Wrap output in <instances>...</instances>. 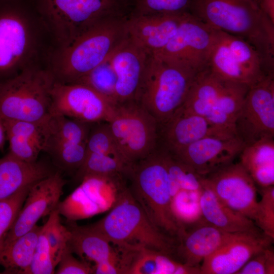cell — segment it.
Listing matches in <instances>:
<instances>
[{"instance_id": "25", "label": "cell", "mask_w": 274, "mask_h": 274, "mask_svg": "<svg viewBox=\"0 0 274 274\" xmlns=\"http://www.w3.org/2000/svg\"><path fill=\"white\" fill-rule=\"evenodd\" d=\"M200 206L204 219L220 229L230 233L262 231L254 222L222 203L203 182Z\"/></svg>"}, {"instance_id": "28", "label": "cell", "mask_w": 274, "mask_h": 274, "mask_svg": "<svg viewBox=\"0 0 274 274\" xmlns=\"http://www.w3.org/2000/svg\"><path fill=\"white\" fill-rule=\"evenodd\" d=\"M42 228L37 224L26 233L0 246V265L4 268L2 273L25 274Z\"/></svg>"}, {"instance_id": "44", "label": "cell", "mask_w": 274, "mask_h": 274, "mask_svg": "<svg viewBox=\"0 0 274 274\" xmlns=\"http://www.w3.org/2000/svg\"><path fill=\"white\" fill-rule=\"evenodd\" d=\"M257 3L261 11L274 23V0H258Z\"/></svg>"}, {"instance_id": "13", "label": "cell", "mask_w": 274, "mask_h": 274, "mask_svg": "<svg viewBox=\"0 0 274 274\" xmlns=\"http://www.w3.org/2000/svg\"><path fill=\"white\" fill-rule=\"evenodd\" d=\"M115 105L107 97L81 83L55 81L51 91V115L89 123L107 122Z\"/></svg>"}, {"instance_id": "37", "label": "cell", "mask_w": 274, "mask_h": 274, "mask_svg": "<svg viewBox=\"0 0 274 274\" xmlns=\"http://www.w3.org/2000/svg\"><path fill=\"white\" fill-rule=\"evenodd\" d=\"M131 14H179L189 12L192 0H130Z\"/></svg>"}, {"instance_id": "24", "label": "cell", "mask_w": 274, "mask_h": 274, "mask_svg": "<svg viewBox=\"0 0 274 274\" xmlns=\"http://www.w3.org/2000/svg\"><path fill=\"white\" fill-rule=\"evenodd\" d=\"M53 173L42 162H25L8 153L0 158V201Z\"/></svg>"}, {"instance_id": "45", "label": "cell", "mask_w": 274, "mask_h": 274, "mask_svg": "<svg viewBox=\"0 0 274 274\" xmlns=\"http://www.w3.org/2000/svg\"><path fill=\"white\" fill-rule=\"evenodd\" d=\"M6 140L5 126L3 120L0 118V149L3 148Z\"/></svg>"}, {"instance_id": "41", "label": "cell", "mask_w": 274, "mask_h": 274, "mask_svg": "<svg viewBox=\"0 0 274 274\" xmlns=\"http://www.w3.org/2000/svg\"><path fill=\"white\" fill-rule=\"evenodd\" d=\"M6 138L9 142V153L22 161L37 162L40 153L43 152L41 146L27 138L12 134H6Z\"/></svg>"}, {"instance_id": "27", "label": "cell", "mask_w": 274, "mask_h": 274, "mask_svg": "<svg viewBox=\"0 0 274 274\" xmlns=\"http://www.w3.org/2000/svg\"><path fill=\"white\" fill-rule=\"evenodd\" d=\"M239 162L260 188L274 184V140L261 139L245 146Z\"/></svg>"}, {"instance_id": "35", "label": "cell", "mask_w": 274, "mask_h": 274, "mask_svg": "<svg viewBox=\"0 0 274 274\" xmlns=\"http://www.w3.org/2000/svg\"><path fill=\"white\" fill-rule=\"evenodd\" d=\"M110 56L88 74L74 83L87 85L115 103L114 97L116 77L111 63Z\"/></svg>"}, {"instance_id": "46", "label": "cell", "mask_w": 274, "mask_h": 274, "mask_svg": "<svg viewBox=\"0 0 274 274\" xmlns=\"http://www.w3.org/2000/svg\"><path fill=\"white\" fill-rule=\"evenodd\" d=\"M255 1L257 2V1H258V0H255Z\"/></svg>"}, {"instance_id": "40", "label": "cell", "mask_w": 274, "mask_h": 274, "mask_svg": "<svg viewBox=\"0 0 274 274\" xmlns=\"http://www.w3.org/2000/svg\"><path fill=\"white\" fill-rule=\"evenodd\" d=\"M55 268L51 259L48 243L42 228L31 262L25 274H53L55 273Z\"/></svg>"}, {"instance_id": "9", "label": "cell", "mask_w": 274, "mask_h": 274, "mask_svg": "<svg viewBox=\"0 0 274 274\" xmlns=\"http://www.w3.org/2000/svg\"><path fill=\"white\" fill-rule=\"evenodd\" d=\"M107 122L126 164L131 165L157 149L158 122L137 101L116 104Z\"/></svg>"}, {"instance_id": "23", "label": "cell", "mask_w": 274, "mask_h": 274, "mask_svg": "<svg viewBox=\"0 0 274 274\" xmlns=\"http://www.w3.org/2000/svg\"><path fill=\"white\" fill-rule=\"evenodd\" d=\"M70 231V251L83 260L92 261L94 265L106 261L116 263L123 273L121 254L101 233L90 225L78 226L70 221L66 225Z\"/></svg>"}, {"instance_id": "26", "label": "cell", "mask_w": 274, "mask_h": 274, "mask_svg": "<svg viewBox=\"0 0 274 274\" xmlns=\"http://www.w3.org/2000/svg\"><path fill=\"white\" fill-rule=\"evenodd\" d=\"M229 81L217 75L207 66L195 76L181 107L188 112L206 117Z\"/></svg>"}, {"instance_id": "7", "label": "cell", "mask_w": 274, "mask_h": 274, "mask_svg": "<svg viewBox=\"0 0 274 274\" xmlns=\"http://www.w3.org/2000/svg\"><path fill=\"white\" fill-rule=\"evenodd\" d=\"M197 74L149 55L135 100L162 124L183 104Z\"/></svg>"}, {"instance_id": "4", "label": "cell", "mask_w": 274, "mask_h": 274, "mask_svg": "<svg viewBox=\"0 0 274 274\" xmlns=\"http://www.w3.org/2000/svg\"><path fill=\"white\" fill-rule=\"evenodd\" d=\"M90 226L119 249H147L173 255L176 239L153 224L129 189L121 188L109 214Z\"/></svg>"}, {"instance_id": "47", "label": "cell", "mask_w": 274, "mask_h": 274, "mask_svg": "<svg viewBox=\"0 0 274 274\" xmlns=\"http://www.w3.org/2000/svg\"></svg>"}, {"instance_id": "19", "label": "cell", "mask_w": 274, "mask_h": 274, "mask_svg": "<svg viewBox=\"0 0 274 274\" xmlns=\"http://www.w3.org/2000/svg\"><path fill=\"white\" fill-rule=\"evenodd\" d=\"M273 241L262 231L239 232L204 259L201 274H236L253 255L271 246Z\"/></svg>"}, {"instance_id": "16", "label": "cell", "mask_w": 274, "mask_h": 274, "mask_svg": "<svg viewBox=\"0 0 274 274\" xmlns=\"http://www.w3.org/2000/svg\"><path fill=\"white\" fill-rule=\"evenodd\" d=\"M66 181L57 172L30 187L23 204L0 246L7 244L30 230L43 217L57 209Z\"/></svg>"}, {"instance_id": "33", "label": "cell", "mask_w": 274, "mask_h": 274, "mask_svg": "<svg viewBox=\"0 0 274 274\" xmlns=\"http://www.w3.org/2000/svg\"><path fill=\"white\" fill-rule=\"evenodd\" d=\"M160 147L164 156L170 180L171 197L180 189L201 191L203 177L169 152Z\"/></svg>"}, {"instance_id": "20", "label": "cell", "mask_w": 274, "mask_h": 274, "mask_svg": "<svg viewBox=\"0 0 274 274\" xmlns=\"http://www.w3.org/2000/svg\"><path fill=\"white\" fill-rule=\"evenodd\" d=\"M188 12L127 15L128 37L149 55L161 51L176 33Z\"/></svg>"}, {"instance_id": "10", "label": "cell", "mask_w": 274, "mask_h": 274, "mask_svg": "<svg viewBox=\"0 0 274 274\" xmlns=\"http://www.w3.org/2000/svg\"><path fill=\"white\" fill-rule=\"evenodd\" d=\"M208 66L222 78L249 87L268 74L261 55L253 46L241 38L218 30Z\"/></svg>"}, {"instance_id": "12", "label": "cell", "mask_w": 274, "mask_h": 274, "mask_svg": "<svg viewBox=\"0 0 274 274\" xmlns=\"http://www.w3.org/2000/svg\"><path fill=\"white\" fill-rule=\"evenodd\" d=\"M236 135L246 146L274 138V73L249 87L235 123Z\"/></svg>"}, {"instance_id": "6", "label": "cell", "mask_w": 274, "mask_h": 274, "mask_svg": "<svg viewBox=\"0 0 274 274\" xmlns=\"http://www.w3.org/2000/svg\"><path fill=\"white\" fill-rule=\"evenodd\" d=\"M130 192L153 224L177 239L179 228L171 211L170 180L162 149H157L131 165Z\"/></svg>"}, {"instance_id": "11", "label": "cell", "mask_w": 274, "mask_h": 274, "mask_svg": "<svg viewBox=\"0 0 274 274\" xmlns=\"http://www.w3.org/2000/svg\"><path fill=\"white\" fill-rule=\"evenodd\" d=\"M216 32L188 12L174 36L156 55L197 74L208 66Z\"/></svg>"}, {"instance_id": "21", "label": "cell", "mask_w": 274, "mask_h": 274, "mask_svg": "<svg viewBox=\"0 0 274 274\" xmlns=\"http://www.w3.org/2000/svg\"><path fill=\"white\" fill-rule=\"evenodd\" d=\"M230 233L203 221L180 232L173 255L189 266L200 267L199 263L234 237Z\"/></svg>"}, {"instance_id": "38", "label": "cell", "mask_w": 274, "mask_h": 274, "mask_svg": "<svg viewBox=\"0 0 274 274\" xmlns=\"http://www.w3.org/2000/svg\"><path fill=\"white\" fill-rule=\"evenodd\" d=\"M31 186L24 187L11 197L0 201V245L15 220Z\"/></svg>"}, {"instance_id": "34", "label": "cell", "mask_w": 274, "mask_h": 274, "mask_svg": "<svg viewBox=\"0 0 274 274\" xmlns=\"http://www.w3.org/2000/svg\"><path fill=\"white\" fill-rule=\"evenodd\" d=\"M60 215L58 209H55L49 215L47 222L43 225L51 259L55 267L62 255L70 250V231L66 226L62 224Z\"/></svg>"}, {"instance_id": "3", "label": "cell", "mask_w": 274, "mask_h": 274, "mask_svg": "<svg viewBox=\"0 0 274 274\" xmlns=\"http://www.w3.org/2000/svg\"><path fill=\"white\" fill-rule=\"evenodd\" d=\"M127 16L103 20L80 35L68 47L57 48L49 57L47 67L55 81L75 82L109 58L128 37Z\"/></svg>"}, {"instance_id": "8", "label": "cell", "mask_w": 274, "mask_h": 274, "mask_svg": "<svg viewBox=\"0 0 274 274\" xmlns=\"http://www.w3.org/2000/svg\"><path fill=\"white\" fill-rule=\"evenodd\" d=\"M55 81L48 68L30 66L0 82V118L41 122L51 117Z\"/></svg>"}, {"instance_id": "15", "label": "cell", "mask_w": 274, "mask_h": 274, "mask_svg": "<svg viewBox=\"0 0 274 274\" xmlns=\"http://www.w3.org/2000/svg\"><path fill=\"white\" fill-rule=\"evenodd\" d=\"M89 129L87 123L63 116H52L44 152L60 168L76 172L87 154Z\"/></svg>"}, {"instance_id": "39", "label": "cell", "mask_w": 274, "mask_h": 274, "mask_svg": "<svg viewBox=\"0 0 274 274\" xmlns=\"http://www.w3.org/2000/svg\"><path fill=\"white\" fill-rule=\"evenodd\" d=\"M261 199L258 202L256 226L274 239V186L260 188Z\"/></svg>"}, {"instance_id": "32", "label": "cell", "mask_w": 274, "mask_h": 274, "mask_svg": "<svg viewBox=\"0 0 274 274\" xmlns=\"http://www.w3.org/2000/svg\"><path fill=\"white\" fill-rule=\"evenodd\" d=\"M201 191L180 189L171 197V211L179 233L206 220L200 206Z\"/></svg>"}, {"instance_id": "14", "label": "cell", "mask_w": 274, "mask_h": 274, "mask_svg": "<svg viewBox=\"0 0 274 274\" xmlns=\"http://www.w3.org/2000/svg\"><path fill=\"white\" fill-rule=\"evenodd\" d=\"M202 182L225 205L256 223L258 212L256 185L239 162L210 174Z\"/></svg>"}, {"instance_id": "5", "label": "cell", "mask_w": 274, "mask_h": 274, "mask_svg": "<svg viewBox=\"0 0 274 274\" xmlns=\"http://www.w3.org/2000/svg\"><path fill=\"white\" fill-rule=\"evenodd\" d=\"M58 49L68 47L97 23L126 16L130 0H32Z\"/></svg>"}, {"instance_id": "17", "label": "cell", "mask_w": 274, "mask_h": 274, "mask_svg": "<svg viewBox=\"0 0 274 274\" xmlns=\"http://www.w3.org/2000/svg\"><path fill=\"white\" fill-rule=\"evenodd\" d=\"M245 146L237 136H211L170 153L204 177L233 162Z\"/></svg>"}, {"instance_id": "2", "label": "cell", "mask_w": 274, "mask_h": 274, "mask_svg": "<svg viewBox=\"0 0 274 274\" xmlns=\"http://www.w3.org/2000/svg\"><path fill=\"white\" fill-rule=\"evenodd\" d=\"M43 29L32 0H0V82L39 65Z\"/></svg>"}, {"instance_id": "43", "label": "cell", "mask_w": 274, "mask_h": 274, "mask_svg": "<svg viewBox=\"0 0 274 274\" xmlns=\"http://www.w3.org/2000/svg\"><path fill=\"white\" fill-rule=\"evenodd\" d=\"M57 266L55 271V273L57 274L94 273L93 265L86 261L77 259L70 250L62 255Z\"/></svg>"}, {"instance_id": "18", "label": "cell", "mask_w": 274, "mask_h": 274, "mask_svg": "<svg viewBox=\"0 0 274 274\" xmlns=\"http://www.w3.org/2000/svg\"><path fill=\"white\" fill-rule=\"evenodd\" d=\"M211 136H236L218 127L206 117L179 107L165 122L158 124V144L170 153L175 152L203 138Z\"/></svg>"}, {"instance_id": "42", "label": "cell", "mask_w": 274, "mask_h": 274, "mask_svg": "<svg viewBox=\"0 0 274 274\" xmlns=\"http://www.w3.org/2000/svg\"><path fill=\"white\" fill-rule=\"evenodd\" d=\"M274 252L271 246L253 255L236 274H273Z\"/></svg>"}, {"instance_id": "36", "label": "cell", "mask_w": 274, "mask_h": 274, "mask_svg": "<svg viewBox=\"0 0 274 274\" xmlns=\"http://www.w3.org/2000/svg\"><path fill=\"white\" fill-rule=\"evenodd\" d=\"M86 150L87 153L109 155L125 163L118 149L109 124L106 121L91 124L87 141Z\"/></svg>"}, {"instance_id": "22", "label": "cell", "mask_w": 274, "mask_h": 274, "mask_svg": "<svg viewBox=\"0 0 274 274\" xmlns=\"http://www.w3.org/2000/svg\"><path fill=\"white\" fill-rule=\"evenodd\" d=\"M149 55L129 37L111 55L116 77V104L135 100Z\"/></svg>"}, {"instance_id": "29", "label": "cell", "mask_w": 274, "mask_h": 274, "mask_svg": "<svg viewBox=\"0 0 274 274\" xmlns=\"http://www.w3.org/2000/svg\"><path fill=\"white\" fill-rule=\"evenodd\" d=\"M249 89L245 84L229 81L206 118L215 125L235 134V123Z\"/></svg>"}, {"instance_id": "31", "label": "cell", "mask_w": 274, "mask_h": 274, "mask_svg": "<svg viewBox=\"0 0 274 274\" xmlns=\"http://www.w3.org/2000/svg\"><path fill=\"white\" fill-rule=\"evenodd\" d=\"M131 165L112 156L87 153L83 162L76 172L75 178L80 182L91 177L114 179L119 175H127Z\"/></svg>"}, {"instance_id": "1", "label": "cell", "mask_w": 274, "mask_h": 274, "mask_svg": "<svg viewBox=\"0 0 274 274\" xmlns=\"http://www.w3.org/2000/svg\"><path fill=\"white\" fill-rule=\"evenodd\" d=\"M189 12L215 29L243 39L274 72V23L255 0H192Z\"/></svg>"}, {"instance_id": "30", "label": "cell", "mask_w": 274, "mask_h": 274, "mask_svg": "<svg viewBox=\"0 0 274 274\" xmlns=\"http://www.w3.org/2000/svg\"><path fill=\"white\" fill-rule=\"evenodd\" d=\"M128 274H201L200 267L183 264L163 253L143 250L134 255Z\"/></svg>"}]
</instances>
